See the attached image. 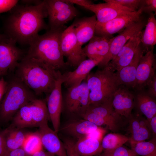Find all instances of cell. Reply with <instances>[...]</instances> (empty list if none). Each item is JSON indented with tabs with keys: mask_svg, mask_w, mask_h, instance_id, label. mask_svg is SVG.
<instances>
[{
	"mask_svg": "<svg viewBox=\"0 0 156 156\" xmlns=\"http://www.w3.org/2000/svg\"><path fill=\"white\" fill-rule=\"evenodd\" d=\"M141 44L146 53L153 49L156 44V20L153 12L149 14L145 28L142 31Z\"/></svg>",
	"mask_w": 156,
	"mask_h": 156,
	"instance_id": "484cf974",
	"label": "cell"
},
{
	"mask_svg": "<svg viewBox=\"0 0 156 156\" xmlns=\"http://www.w3.org/2000/svg\"><path fill=\"white\" fill-rule=\"evenodd\" d=\"M50 29L64 27V25L78 16V10L67 0H44Z\"/></svg>",
	"mask_w": 156,
	"mask_h": 156,
	"instance_id": "ba28073f",
	"label": "cell"
},
{
	"mask_svg": "<svg viewBox=\"0 0 156 156\" xmlns=\"http://www.w3.org/2000/svg\"><path fill=\"white\" fill-rule=\"evenodd\" d=\"M112 105L118 114L128 120L134 107V94L126 86L120 85L114 94Z\"/></svg>",
	"mask_w": 156,
	"mask_h": 156,
	"instance_id": "ac0fdd59",
	"label": "cell"
},
{
	"mask_svg": "<svg viewBox=\"0 0 156 156\" xmlns=\"http://www.w3.org/2000/svg\"><path fill=\"white\" fill-rule=\"evenodd\" d=\"M6 76L7 90L0 101V122L3 123L12 120L23 106L38 98L14 73Z\"/></svg>",
	"mask_w": 156,
	"mask_h": 156,
	"instance_id": "277c9868",
	"label": "cell"
},
{
	"mask_svg": "<svg viewBox=\"0 0 156 156\" xmlns=\"http://www.w3.org/2000/svg\"><path fill=\"white\" fill-rule=\"evenodd\" d=\"M7 153L3 130L0 132V156H6Z\"/></svg>",
	"mask_w": 156,
	"mask_h": 156,
	"instance_id": "60d3db41",
	"label": "cell"
},
{
	"mask_svg": "<svg viewBox=\"0 0 156 156\" xmlns=\"http://www.w3.org/2000/svg\"><path fill=\"white\" fill-rule=\"evenodd\" d=\"M8 83L4 77L0 79V101L2 99L7 90Z\"/></svg>",
	"mask_w": 156,
	"mask_h": 156,
	"instance_id": "ee69618b",
	"label": "cell"
},
{
	"mask_svg": "<svg viewBox=\"0 0 156 156\" xmlns=\"http://www.w3.org/2000/svg\"><path fill=\"white\" fill-rule=\"evenodd\" d=\"M101 141L85 137L74 143L76 151L81 156H97L103 151Z\"/></svg>",
	"mask_w": 156,
	"mask_h": 156,
	"instance_id": "d4e9b609",
	"label": "cell"
},
{
	"mask_svg": "<svg viewBox=\"0 0 156 156\" xmlns=\"http://www.w3.org/2000/svg\"><path fill=\"white\" fill-rule=\"evenodd\" d=\"M6 37L5 34H0V40H1Z\"/></svg>",
	"mask_w": 156,
	"mask_h": 156,
	"instance_id": "7dc6e473",
	"label": "cell"
},
{
	"mask_svg": "<svg viewBox=\"0 0 156 156\" xmlns=\"http://www.w3.org/2000/svg\"><path fill=\"white\" fill-rule=\"evenodd\" d=\"M156 60L153 49L146 53L141 57L137 67L135 90H143L151 77L155 74Z\"/></svg>",
	"mask_w": 156,
	"mask_h": 156,
	"instance_id": "e0dca14e",
	"label": "cell"
},
{
	"mask_svg": "<svg viewBox=\"0 0 156 156\" xmlns=\"http://www.w3.org/2000/svg\"><path fill=\"white\" fill-rule=\"evenodd\" d=\"M11 10L4 24L5 35L16 43L29 45L39 31L49 28L44 0L36 5L17 4Z\"/></svg>",
	"mask_w": 156,
	"mask_h": 156,
	"instance_id": "6da1fadb",
	"label": "cell"
},
{
	"mask_svg": "<svg viewBox=\"0 0 156 156\" xmlns=\"http://www.w3.org/2000/svg\"><path fill=\"white\" fill-rule=\"evenodd\" d=\"M49 120L46 101L37 98L29 102L19 109L13 117L10 127L20 129L38 127L43 122Z\"/></svg>",
	"mask_w": 156,
	"mask_h": 156,
	"instance_id": "8992f818",
	"label": "cell"
},
{
	"mask_svg": "<svg viewBox=\"0 0 156 156\" xmlns=\"http://www.w3.org/2000/svg\"><path fill=\"white\" fill-rule=\"evenodd\" d=\"M105 2L118 4L126 7L133 12L137 11L142 4V0H104Z\"/></svg>",
	"mask_w": 156,
	"mask_h": 156,
	"instance_id": "e575fe53",
	"label": "cell"
},
{
	"mask_svg": "<svg viewBox=\"0 0 156 156\" xmlns=\"http://www.w3.org/2000/svg\"><path fill=\"white\" fill-rule=\"evenodd\" d=\"M129 138L117 133H109L104 137L101 144L103 151L113 150L122 146Z\"/></svg>",
	"mask_w": 156,
	"mask_h": 156,
	"instance_id": "f546056e",
	"label": "cell"
},
{
	"mask_svg": "<svg viewBox=\"0 0 156 156\" xmlns=\"http://www.w3.org/2000/svg\"><path fill=\"white\" fill-rule=\"evenodd\" d=\"M16 42L6 37L0 40V77L13 73L25 55Z\"/></svg>",
	"mask_w": 156,
	"mask_h": 156,
	"instance_id": "30bf717a",
	"label": "cell"
},
{
	"mask_svg": "<svg viewBox=\"0 0 156 156\" xmlns=\"http://www.w3.org/2000/svg\"><path fill=\"white\" fill-rule=\"evenodd\" d=\"M135 156H138V155H135Z\"/></svg>",
	"mask_w": 156,
	"mask_h": 156,
	"instance_id": "c3c4849f",
	"label": "cell"
},
{
	"mask_svg": "<svg viewBox=\"0 0 156 156\" xmlns=\"http://www.w3.org/2000/svg\"><path fill=\"white\" fill-rule=\"evenodd\" d=\"M99 127L83 118H75L65 123L59 130L78 140L86 137Z\"/></svg>",
	"mask_w": 156,
	"mask_h": 156,
	"instance_id": "7402d4cb",
	"label": "cell"
},
{
	"mask_svg": "<svg viewBox=\"0 0 156 156\" xmlns=\"http://www.w3.org/2000/svg\"><path fill=\"white\" fill-rule=\"evenodd\" d=\"M86 81L89 94V105L112 103L119 86L114 72L106 67L90 73Z\"/></svg>",
	"mask_w": 156,
	"mask_h": 156,
	"instance_id": "5b68a950",
	"label": "cell"
},
{
	"mask_svg": "<svg viewBox=\"0 0 156 156\" xmlns=\"http://www.w3.org/2000/svg\"><path fill=\"white\" fill-rule=\"evenodd\" d=\"M146 86L148 87L146 91L147 93L152 97H156V75L155 73L147 82Z\"/></svg>",
	"mask_w": 156,
	"mask_h": 156,
	"instance_id": "f35d334b",
	"label": "cell"
},
{
	"mask_svg": "<svg viewBox=\"0 0 156 156\" xmlns=\"http://www.w3.org/2000/svg\"><path fill=\"white\" fill-rule=\"evenodd\" d=\"M145 25L141 20L130 24L118 35L110 40L109 52L107 55L98 65L99 68H102L114 58L129 40L136 33L142 29Z\"/></svg>",
	"mask_w": 156,
	"mask_h": 156,
	"instance_id": "4fadbf2b",
	"label": "cell"
},
{
	"mask_svg": "<svg viewBox=\"0 0 156 156\" xmlns=\"http://www.w3.org/2000/svg\"><path fill=\"white\" fill-rule=\"evenodd\" d=\"M54 155L49 153L45 152L42 150L37 151L30 156H54Z\"/></svg>",
	"mask_w": 156,
	"mask_h": 156,
	"instance_id": "f6af8a7d",
	"label": "cell"
},
{
	"mask_svg": "<svg viewBox=\"0 0 156 156\" xmlns=\"http://www.w3.org/2000/svg\"><path fill=\"white\" fill-rule=\"evenodd\" d=\"M63 142L67 156H81L75 148L73 141L70 139L65 138Z\"/></svg>",
	"mask_w": 156,
	"mask_h": 156,
	"instance_id": "d590c367",
	"label": "cell"
},
{
	"mask_svg": "<svg viewBox=\"0 0 156 156\" xmlns=\"http://www.w3.org/2000/svg\"><path fill=\"white\" fill-rule=\"evenodd\" d=\"M143 12L141 6L137 11L122 15L105 23L96 22L94 35L108 38L113 37V34L123 30L132 23L141 20Z\"/></svg>",
	"mask_w": 156,
	"mask_h": 156,
	"instance_id": "8fae6325",
	"label": "cell"
},
{
	"mask_svg": "<svg viewBox=\"0 0 156 156\" xmlns=\"http://www.w3.org/2000/svg\"><path fill=\"white\" fill-rule=\"evenodd\" d=\"M81 6L94 13L97 22L101 23L107 22L117 17L135 12L118 4L107 2L97 4L92 3Z\"/></svg>",
	"mask_w": 156,
	"mask_h": 156,
	"instance_id": "9a60e30c",
	"label": "cell"
},
{
	"mask_svg": "<svg viewBox=\"0 0 156 156\" xmlns=\"http://www.w3.org/2000/svg\"><path fill=\"white\" fill-rule=\"evenodd\" d=\"M131 149L136 155L156 156V138L148 142H140L131 145Z\"/></svg>",
	"mask_w": 156,
	"mask_h": 156,
	"instance_id": "4dcf8cb0",
	"label": "cell"
},
{
	"mask_svg": "<svg viewBox=\"0 0 156 156\" xmlns=\"http://www.w3.org/2000/svg\"><path fill=\"white\" fill-rule=\"evenodd\" d=\"M97 22L95 15L89 17L77 19L73 23L77 41L82 47L94 35Z\"/></svg>",
	"mask_w": 156,
	"mask_h": 156,
	"instance_id": "603a6c76",
	"label": "cell"
},
{
	"mask_svg": "<svg viewBox=\"0 0 156 156\" xmlns=\"http://www.w3.org/2000/svg\"><path fill=\"white\" fill-rule=\"evenodd\" d=\"M111 38L94 35L82 48L86 57L89 59L101 62L109 52Z\"/></svg>",
	"mask_w": 156,
	"mask_h": 156,
	"instance_id": "44dd1931",
	"label": "cell"
},
{
	"mask_svg": "<svg viewBox=\"0 0 156 156\" xmlns=\"http://www.w3.org/2000/svg\"><path fill=\"white\" fill-rule=\"evenodd\" d=\"M58 71L40 60L25 55L14 73L38 97L45 94L47 98L54 88Z\"/></svg>",
	"mask_w": 156,
	"mask_h": 156,
	"instance_id": "7a4b0ae2",
	"label": "cell"
},
{
	"mask_svg": "<svg viewBox=\"0 0 156 156\" xmlns=\"http://www.w3.org/2000/svg\"><path fill=\"white\" fill-rule=\"evenodd\" d=\"M46 120L38 127L37 131L40 136L42 146L49 153L57 156H67L63 143L60 140L57 133L48 126Z\"/></svg>",
	"mask_w": 156,
	"mask_h": 156,
	"instance_id": "2e32d148",
	"label": "cell"
},
{
	"mask_svg": "<svg viewBox=\"0 0 156 156\" xmlns=\"http://www.w3.org/2000/svg\"><path fill=\"white\" fill-rule=\"evenodd\" d=\"M65 27L49 29L38 35L30 43L25 55L40 60L56 70L68 66L64 62L60 46L61 34Z\"/></svg>",
	"mask_w": 156,
	"mask_h": 156,
	"instance_id": "3957f363",
	"label": "cell"
},
{
	"mask_svg": "<svg viewBox=\"0 0 156 156\" xmlns=\"http://www.w3.org/2000/svg\"><path fill=\"white\" fill-rule=\"evenodd\" d=\"M42 145L37 131L26 134L22 148L29 155L42 150Z\"/></svg>",
	"mask_w": 156,
	"mask_h": 156,
	"instance_id": "1f68e13d",
	"label": "cell"
},
{
	"mask_svg": "<svg viewBox=\"0 0 156 156\" xmlns=\"http://www.w3.org/2000/svg\"><path fill=\"white\" fill-rule=\"evenodd\" d=\"M97 156H135L136 155L133 151L123 146L108 151H103Z\"/></svg>",
	"mask_w": 156,
	"mask_h": 156,
	"instance_id": "836d02e7",
	"label": "cell"
},
{
	"mask_svg": "<svg viewBox=\"0 0 156 156\" xmlns=\"http://www.w3.org/2000/svg\"><path fill=\"white\" fill-rule=\"evenodd\" d=\"M101 62L99 60L86 59L81 62L75 70L62 74L63 84L66 88L77 86L86 80L91 70Z\"/></svg>",
	"mask_w": 156,
	"mask_h": 156,
	"instance_id": "d6986e66",
	"label": "cell"
},
{
	"mask_svg": "<svg viewBox=\"0 0 156 156\" xmlns=\"http://www.w3.org/2000/svg\"><path fill=\"white\" fill-rule=\"evenodd\" d=\"M144 53L140 44L131 62L114 73L119 85H123L134 88L137 67Z\"/></svg>",
	"mask_w": 156,
	"mask_h": 156,
	"instance_id": "ffe728a7",
	"label": "cell"
},
{
	"mask_svg": "<svg viewBox=\"0 0 156 156\" xmlns=\"http://www.w3.org/2000/svg\"><path fill=\"white\" fill-rule=\"evenodd\" d=\"M147 120L148 129L153 135V138H156V115L153 116L150 120Z\"/></svg>",
	"mask_w": 156,
	"mask_h": 156,
	"instance_id": "b9f144b4",
	"label": "cell"
},
{
	"mask_svg": "<svg viewBox=\"0 0 156 156\" xmlns=\"http://www.w3.org/2000/svg\"><path fill=\"white\" fill-rule=\"evenodd\" d=\"M134 94V107L138 113L144 116L149 120L156 115V102L155 99L150 96L143 90H136Z\"/></svg>",
	"mask_w": 156,
	"mask_h": 156,
	"instance_id": "cb8c5ba5",
	"label": "cell"
},
{
	"mask_svg": "<svg viewBox=\"0 0 156 156\" xmlns=\"http://www.w3.org/2000/svg\"><path fill=\"white\" fill-rule=\"evenodd\" d=\"M64 81L63 75L59 70L55 80L54 88L46 98V104L53 130L57 133L60 127V116L62 112V85Z\"/></svg>",
	"mask_w": 156,
	"mask_h": 156,
	"instance_id": "7c38bea8",
	"label": "cell"
},
{
	"mask_svg": "<svg viewBox=\"0 0 156 156\" xmlns=\"http://www.w3.org/2000/svg\"><path fill=\"white\" fill-rule=\"evenodd\" d=\"M142 34V31H140L132 36L116 56L105 66L114 72L129 65L131 62L141 44Z\"/></svg>",
	"mask_w": 156,
	"mask_h": 156,
	"instance_id": "5bb4252c",
	"label": "cell"
},
{
	"mask_svg": "<svg viewBox=\"0 0 156 156\" xmlns=\"http://www.w3.org/2000/svg\"><path fill=\"white\" fill-rule=\"evenodd\" d=\"M40 0H22L21 2L24 5H38L42 2Z\"/></svg>",
	"mask_w": 156,
	"mask_h": 156,
	"instance_id": "bcb514c9",
	"label": "cell"
},
{
	"mask_svg": "<svg viewBox=\"0 0 156 156\" xmlns=\"http://www.w3.org/2000/svg\"><path fill=\"white\" fill-rule=\"evenodd\" d=\"M86 111L101 116L120 126L122 122L123 117L116 112L112 103L99 105H90Z\"/></svg>",
	"mask_w": 156,
	"mask_h": 156,
	"instance_id": "f1b7e54d",
	"label": "cell"
},
{
	"mask_svg": "<svg viewBox=\"0 0 156 156\" xmlns=\"http://www.w3.org/2000/svg\"><path fill=\"white\" fill-rule=\"evenodd\" d=\"M6 156H30V155L21 147L9 152Z\"/></svg>",
	"mask_w": 156,
	"mask_h": 156,
	"instance_id": "7bdbcfd3",
	"label": "cell"
},
{
	"mask_svg": "<svg viewBox=\"0 0 156 156\" xmlns=\"http://www.w3.org/2000/svg\"><path fill=\"white\" fill-rule=\"evenodd\" d=\"M131 136L129 138L131 145L149 139L152 134L147 128L142 126L139 122L136 115L132 114L128 119Z\"/></svg>",
	"mask_w": 156,
	"mask_h": 156,
	"instance_id": "4316f807",
	"label": "cell"
},
{
	"mask_svg": "<svg viewBox=\"0 0 156 156\" xmlns=\"http://www.w3.org/2000/svg\"><path fill=\"white\" fill-rule=\"evenodd\" d=\"M62 53L67 59V65L77 68L86 57L77 39L73 24L65 29L60 38Z\"/></svg>",
	"mask_w": 156,
	"mask_h": 156,
	"instance_id": "9c48e42d",
	"label": "cell"
},
{
	"mask_svg": "<svg viewBox=\"0 0 156 156\" xmlns=\"http://www.w3.org/2000/svg\"><path fill=\"white\" fill-rule=\"evenodd\" d=\"M89 92L86 81L67 88L62 95V112L71 116L82 118L89 105Z\"/></svg>",
	"mask_w": 156,
	"mask_h": 156,
	"instance_id": "52a82bcc",
	"label": "cell"
},
{
	"mask_svg": "<svg viewBox=\"0 0 156 156\" xmlns=\"http://www.w3.org/2000/svg\"><path fill=\"white\" fill-rule=\"evenodd\" d=\"M82 118L88 120L99 127L106 126L114 132L118 131L120 126L100 115L86 111Z\"/></svg>",
	"mask_w": 156,
	"mask_h": 156,
	"instance_id": "d6a6232c",
	"label": "cell"
},
{
	"mask_svg": "<svg viewBox=\"0 0 156 156\" xmlns=\"http://www.w3.org/2000/svg\"><path fill=\"white\" fill-rule=\"evenodd\" d=\"M4 131L8 153L22 147L26 134H25L20 129L10 127L4 129Z\"/></svg>",
	"mask_w": 156,
	"mask_h": 156,
	"instance_id": "83f0119b",
	"label": "cell"
},
{
	"mask_svg": "<svg viewBox=\"0 0 156 156\" xmlns=\"http://www.w3.org/2000/svg\"><path fill=\"white\" fill-rule=\"evenodd\" d=\"M106 132V131L105 129L101 127H99L97 129L89 133L86 137L101 141Z\"/></svg>",
	"mask_w": 156,
	"mask_h": 156,
	"instance_id": "ab89813d",
	"label": "cell"
},
{
	"mask_svg": "<svg viewBox=\"0 0 156 156\" xmlns=\"http://www.w3.org/2000/svg\"><path fill=\"white\" fill-rule=\"evenodd\" d=\"M18 2L16 0H0V14L11 10Z\"/></svg>",
	"mask_w": 156,
	"mask_h": 156,
	"instance_id": "8d00e7d4",
	"label": "cell"
},
{
	"mask_svg": "<svg viewBox=\"0 0 156 156\" xmlns=\"http://www.w3.org/2000/svg\"><path fill=\"white\" fill-rule=\"evenodd\" d=\"M141 6L142 7L143 12H144L149 14L153 12H156V0H142Z\"/></svg>",
	"mask_w": 156,
	"mask_h": 156,
	"instance_id": "74e56055",
	"label": "cell"
}]
</instances>
